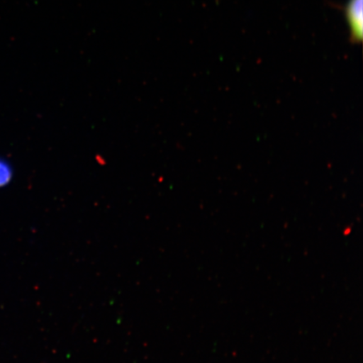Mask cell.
Instances as JSON below:
<instances>
[{"label": "cell", "mask_w": 363, "mask_h": 363, "mask_svg": "<svg viewBox=\"0 0 363 363\" xmlns=\"http://www.w3.org/2000/svg\"><path fill=\"white\" fill-rule=\"evenodd\" d=\"M346 16L350 27L351 40L361 43L363 35V0H349Z\"/></svg>", "instance_id": "obj_1"}, {"label": "cell", "mask_w": 363, "mask_h": 363, "mask_svg": "<svg viewBox=\"0 0 363 363\" xmlns=\"http://www.w3.org/2000/svg\"><path fill=\"white\" fill-rule=\"evenodd\" d=\"M13 177V167L6 159L0 157V189L6 187Z\"/></svg>", "instance_id": "obj_2"}]
</instances>
